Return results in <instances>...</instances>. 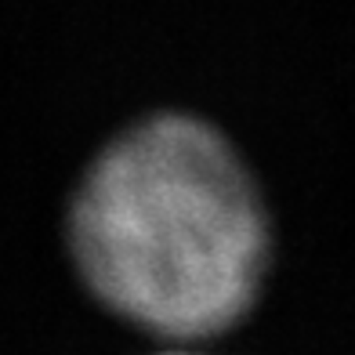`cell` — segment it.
Here are the masks:
<instances>
[{"instance_id": "cell-1", "label": "cell", "mask_w": 355, "mask_h": 355, "mask_svg": "<svg viewBox=\"0 0 355 355\" xmlns=\"http://www.w3.org/2000/svg\"><path fill=\"white\" fill-rule=\"evenodd\" d=\"M73 254L105 304L174 337L247 309L261 218L239 159L211 127L156 116L94 159L73 203Z\"/></svg>"}]
</instances>
